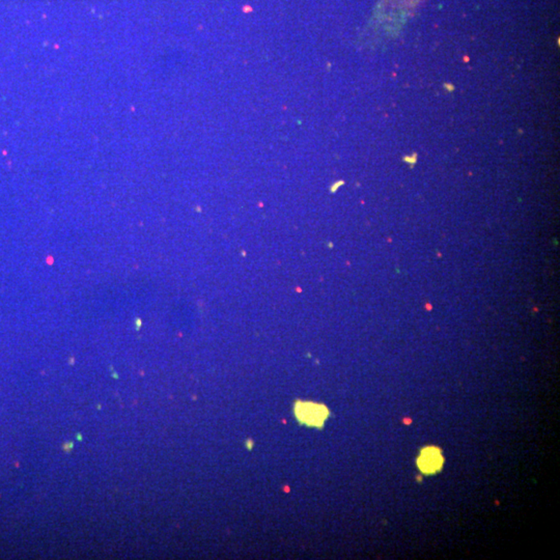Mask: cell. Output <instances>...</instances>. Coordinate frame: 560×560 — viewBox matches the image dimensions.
<instances>
[{"label": "cell", "instance_id": "obj_1", "mask_svg": "<svg viewBox=\"0 0 560 560\" xmlns=\"http://www.w3.org/2000/svg\"><path fill=\"white\" fill-rule=\"evenodd\" d=\"M296 416L304 425L321 427L328 416V411L321 405L303 402L296 407Z\"/></svg>", "mask_w": 560, "mask_h": 560}, {"label": "cell", "instance_id": "obj_2", "mask_svg": "<svg viewBox=\"0 0 560 560\" xmlns=\"http://www.w3.org/2000/svg\"><path fill=\"white\" fill-rule=\"evenodd\" d=\"M441 452L437 448H427L423 450L418 460V466L425 473H434L442 466Z\"/></svg>", "mask_w": 560, "mask_h": 560}]
</instances>
